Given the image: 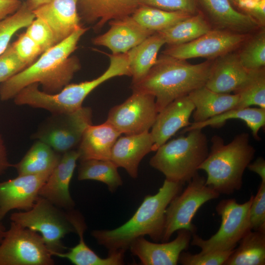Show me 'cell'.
Segmentation results:
<instances>
[{
  "mask_svg": "<svg viewBox=\"0 0 265 265\" xmlns=\"http://www.w3.org/2000/svg\"><path fill=\"white\" fill-rule=\"evenodd\" d=\"M88 28L80 26L69 36L43 52L31 65L1 83L0 99L14 98L23 88L33 83L42 86L43 91L56 93L69 84L80 69L76 56H70L77 49L81 37Z\"/></svg>",
  "mask_w": 265,
  "mask_h": 265,
  "instance_id": "6da1fadb",
  "label": "cell"
},
{
  "mask_svg": "<svg viewBox=\"0 0 265 265\" xmlns=\"http://www.w3.org/2000/svg\"><path fill=\"white\" fill-rule=\"evenodd\" d=\"M183 186L165 179L158 192L146 196L127 222L113 230H94L92 236L108 252L126 251L134 240L146 235L156 242L161 241L166 209L172 200L181 192Z\"/></svg>",
  "mask_w": 265,
  "mask_h": 265,
  "instance_id": "7a4b0ae2",
  "label": "cell"
},
{
  "mask_svg": "<svg viewBox=\"0 0 265 265\" xmlns=\"http://www.w3.org/2000/svg\"><path fill=\"white\" fill-rule=\"evenodd\" d=\"M214 60L192 64L162 54L144 77L132 83V92L154 96L159 112L174 100L205 85Z\"/></svg>",
  "mask_w": 265,
  "mask_h": 265,
  "instance_id": "3957f363",
  "label": "cell"
},
{
  "mask_svg": "<svg viewBox=\"0 0 265 265\" xmlns=\"http://www.w3.org/2000/svg\"><path fill=\"white\" fill-rule=\"evenodd\" d=\"M210 151L199 167L207 174L206 184L219 194H231L240 189L244 172L254 157L249 135L242 132L229 143L215 135Z\"/></svg>",
  "mask_w": 265,
  "mask_h": 265,
  "instance_id": "277c9868",
  "label": "cell"
},
{
  "mask_svg": "<svg viewBox=\"0 0 265 265\" xmlns=\"http://www.w3.org/2000/svg\"><path fill=\"white\" fill-rule=\"evenodd\" d=\"M167 141L156 151L150 165L162 173L165 179L183 185L197 174L209 153L206 135L202 129H194Z\"/></svg>",
  "mask_w": 265,
  "mask_h": 265,
  "instance_id": "5b68a950",
  "label": "cell"
},
{
  "mask_svg": "<svg viewBox=\"0 0 265 265\" xmlns=\"http://www.w3.org/2000/svg\"><path fill=\"white\" fill-rule=\"evenodd\" d=\"M242 204L234 198L223 199L216 207L221 218L220 226L217 232L208 239H204L192 234L191 244L201 249L202 252L232 250L240 240L252 230L249 221V210L253 198Z\"/></svg>",
  "mask_w": 265,
  "mask_h": 265,
  "instance_id": "8992f818",
  "label": "cell"
},
{
  "mask_svg": "<svg viewBox=\"0 0 265 265\" xmlns=\"http://www.w3.org/2000/svg\"><path fill=\"white\" fill-rule=\"evenodd\" d=\"M10 219L40 233L51 253L63 252L66 248L62 239L68 233L76 232L66 213L39 196L30 209L12 213Z\"/></svg>",
  "mask_w": 265,
  "mask_h": 265,
  "instance_id": "52a82bcc",
  "label": "cell"
},
{
  "mask_svg": "<svg viewBox=\"0 0 265 265\" xmlns=\"http://www.w3.org/2000/svg\"><path fill=\"white\" fill-rule=\"evenodd\" d=\"M183 192L170 202L165 213V223L161 241L167 242L173 234L186 229L192 234L196 227L192 219L200 207L207 202L219 197L220 194L206 184V179L197 174Z\"/></svg>",
  "mask_w": 265,
  "mask_h": 265,
  "instance_id": "ba28073f",
  "label": "cell"
},
{
  "mask_svg": "<svg viewBox=\"0 0 265 265\" xmlns=\"http://www.w3.org/2000/svg\"><path fill=\"white\" fill-rule=\"evenodd\" d=\"M41 236L11 221L0 243V265H53Z\"/></svg>",
  "mask_w": 265,
  "mask_h": 265,
  "instance_id": "9c48e42d",
  "label": "cell"
},
{
  "mask_svg": "<svg viewBox=\"0 0 265 265\" xmlns=\"http://www.w3.org/2000/svg\"><path fill=\"white\" fill-rule=\"evenodd\" d=\"M92 111L82 106L70 112L52 114L40 126L33 138L62 154L79 145L86 128L92 124Z\"/></svg>",
  "mask_w": 265,
  "mask_h": 265,
  "instance_id": "30bf717a",
  "label": "cell"
},
{
  "mask_svg": "<svg viewBox=\"0 0 265 265\" xmlns=\"http://www.w3.org/2000/svg\"><path fill=\"white\" fill-rule=\"evenodd\" d=\"M158 113L154 96L132 92L123 103L110 109L106 122L121 134H138L149 131Z\"/></svg>",
  "mask_w": 265,
  "mask_h": 265,
  "instance_id": "8fae6325",
  "label": "cell"
},
{
  "mask_svg": "<svg viewBox=\"0 0 265 265\" xmlns=\"http://www.w3.org/2000/svg\"><path fill=\"white\" fill-rule=\"evenodd\" d=\"M250 35L248 33L212 29L189 42L168 46L162 53L185 60L196 57L215 59L237 50Z\"/></svg>",
  "mask_w": 265,
  "mask_h": 265,
  "instance_id": "7c38bea8",
  "label": "cell"
},
{
  "mask_svg": "<svg viewBox=\"0 0 265 265\" xmlns=\"http://www.w3.org/2000/svg\"><path fill=\"white\" fill-rule=\"evenodd\" d=\"M52 172L18 175L13 179L0 182V219L12 210L30 209Z\"/></svg>",
  "mask_w": 265,
  "mask_h": 265,
  "instance_id": "4fadbf2b",
  "label": "cell"
},
{
  "mask_svg": "<svg viewBox=\"0 0 265 265\" xmlns=\"http://www.w3.org/2000/svg\"><path fill=\"white\" fill-rule=\"evenodd\" d=\"M79 159L77 150H71L61 154L57 164L41 188L39 196L60 209L72 210L75 203L69 186Z\"/></svg>",
  "mask_w": 265,
  "mask_h": 265,
  "instance_id": "5bb4252c",
  "label": "cell"
},
{
  "mask_svg": "<svg viewBox=\"0 0 265 265\" xmlns=\"http://www.w3.org/2000/svg\"><path fill=\"white\" fill-rule=\"evenodd\" d=\"M176 238L170 242L158 243L144 237L134 240L129 248L144 265H176L181 253L187 249L192 234L186 229L177 231Z\"/></svg>",
  "mask_w": 265,
  "mask_h": 265,
  "instance_id": "9a60e30c",
  "label": "cell"
},
{
  "mask_svg": "<svg viewBox=\"0 0 265 265\" xmlns=\"http://www.w3.org/2000/svg\"><path fill=\"white\" fill-rule=\"evenodd\" d=\"M109 22V29L95 37L92 42L96 45L108 48L112 53H127L156 33L142 26L131 15Z\"/></svg>",
  "mask_w": 265,
  "mask_h": 265,
  "instance_id": "2e32d148",
  "label": "cell"
},
{
  "mask_svg": "<svg viewBox=\"0 0 265 265\" xmlns=\"http://www.w3.org/2000/svg\"><path fill=\"white\" fill-rule=\"evenodd\" d=\"M212 29L250 34L261 26L248 14L239 11L231 0H197Z\"/></svg>",
  "mask_w": 265,
  "mask_h": 265,
  "instance_id": "e0dca14e",
  "label": "cell"
},
{
  "mask_svg": "<svg viewBox=\"0 0 265 265\" xmlns=\"http://www.w3.org/2000/svg\"><path fill=\"white\" fill-rule=\"evenodd\" d=\"M194 106L187 95L177 98L158 112L150 132L153 151L167 142L178 131L190 124Z\"/></svg>",
  "mask_w": 265,
  "mask_h": 265,
  "instance_id": "ac0fdd59",
  "label": "cell"
},
{
  "mask_svg": "<svg viewBox=\"0 0 265 265\" xmlns=\"http://www.w3.org/2000/svg\"><path fill=\"white\" fill-rule=\"evenodd\" d=\"M78 0H51L33 11L52 30L56 44L81 26L78 10Z\"/></svg>",
  "mask_w": 265,
  "mask_h": 265,
  "instance_id": "d6986e66",
  "label": "cell"
},
{
  "mask_svg": "<svg viewBox=\"0 0 265 265\" xmlns=\"http://www.w3.org/2000/svg\"><path fill=\"white\" fill-rule=\"evenodd\" d=\"M67 217L79 236V242L68 252H51L52 256L65 258L76 265H121L124 264L126 251L118 250L108 252L107 257H100L85 243L83 234L86 228L81 214L72 210L66 212Z\"/></svg>",
  "mask_w": 265,
  "mask_h": 265,
  "instance_id": "ffe728a7",
  "label": "cell"
},
{
  "mask_svg": "<svg viewBox=\"0 0 265 265\" xmlns=\"http://www.w3.org/2000/svg\"><path fill=\"white\" fill-rule=\"evenodd\" d=\"M153 144L149 131L120 136L112 148L110 160L118 167L125 169L132 178H136L139 163L153 151Z\"/></svg>",
  "mask_w": 265,
  "mask_h": 265,
  "instance_id": "44dd1931",
  "label": "cell"
},
{
  "mask_svg": "<svg viewBox=\"0 0 265 265\" xmlns=\"http://www.w3.org/2000/svg\"><path fill=\"white\" fill-rule=\"evenodd\" d=\"M249 73L240 63L236 51L214 60L205 84L209 89L218 93L234 92L245 81Z\"/></svg>",
  "mask_w": 265,
  "mask_h": 265,
  "instance_id": "7402d4cb",
  "label": "cell"
},
{
  "mask_svg": "<svg viewBox=\"0 0 265 265\" xmlns=\"http://www.w3.org/2000/svg\"><path fill=\"white\" fill-rule=\"evenodd\" d=\"M140 0H78L80 20L96 23L95 29H101L107 22L131 15L140 5Z\"/></svg>",
  "mask_w": 265,
  "mask_h": 265,
  "instance_id": "603a6c76",
  "label": "cell"
},
{
  "mask_svg": "<svg viewBox=\"0 0 265 265\" xmlns=\"http://www.w3.org/2000/svg\"><path fill=\"white\" fill-rule=\"evenodd\" d=\"M121 134L106 121L100 125H89L79 144V160H110L112 148Z\"/></svg>",
  "mask_w": 265,
  "mask_h": 265,
  "instance_id": "cb8c5ba5",
  "label": "cell"
},
{
  "mask_svg": "<svg viewBox=\"0 0 265 265\" xmlns=\"http://www.w3.org/2000/svg\"><path fill=\"white\" fill-rule=\"evenodd\" d=\"M187 96L194 106L192 115L195 123L206 121L235 108L238 102L236 94L216 92L205 85L193 90Z\"/></svg>",
  "mask_w": 265,
  "mask_h": 265,
  "instance_id": "d4e9b609",
  "label": "cell"
},
{
  "mask_svg": "<svg viewBox=\"0 0 265 265\" xmlns=\"http://www.w3.org/2000/svg\"><path fill=\"white\" fill-rule=\"evenodd\" d=\"M165 44L162 36L156 32L127 52L132 83L139 81L148 73L156 63L158 53Z\"/></svg>",
  "mask_w": 265,
  "mask_h": 265,
  "instance_id": "484cf974",
  "label": "cell"
},
{
  "mask_svg": "<svg viewBox=\"0 0 265 265\" xmlns=\"http://www.w3.org/2000/svg\"><path fill=\"white\" fill-rule=\"evenodd\" d=\"M230 119H239L244 121L250 129L254 138L259 140V132L265 126V109L250 106L234 108L206 121L191 123L189 126L183 129L182 132H187L194 129H202L208 126L219 127Z\"/></svg>",
  "mask_w": 265,
  "mask_h": 265,
  "instance_id": "4316f807",
  "label": "cell"
},
{
  "mask_svg": "<svg viewBox=\"0 0 265 265\" xmlns=\"http://www.w3.org/2000/svg\"><path fill=\"white\" fill-rule=\"evenodd\" d=\"M61 155L46 143L37 140L22 159L13 166L18 175L52 172Z\"/></svg>",
  "mask_w": 265,
  "mask_h": 265,
  "instance_id": "83f0119b",
  "label": "cell"
},
{
  "mask_svg": "<svg viewBox=\"0 0 265 265\" xmlns=\"http://www.w3.org/2000/svg\"><path fill=\"white\" fill-rule=\"evenodd\" d=\"M223 265H265V232L250 230Z\"/></svg>",
  "mask_w": 265,
  "mask_h": 265,
  "instance_id": "f1b7e54d",
  "label": "cell"
},
{
  "mask_svg": "<svg viewBox=\"0 0 265 265\" xmlns=\"http://www.w3.org/2000/svg\"><path fill=\"white\" fill-rule=\"evenodd\" d=\"M212 29L206 18L199 11L197 13L158 32L162 36L165 44L168 46H174L192 41Z\"/></svg>",
  "mask_w": 265,
  "mask_h": 265,
  "instance_id": "f546056e",
  "label": "cell"
},
{
  "mask_svg": "<svg viewBox=\"0 0 265 265\" xmlns=\"http://www.w3.org/2000/svg\"><path fill=\"white\" fill-rule=\"evenodd\" d=\"M118 167L110 160L87 159L80 161L78 180H94L105 184L109 191L114 192L123 185Z\"/></svg>",
  "mask_w": 265,
  "mask_h": 265,
  "instance_id": "4dcf8cb0",
  "label": "cell"
},
{
  "mask_svg": "<svg viewBox=\"0 0 265 265\" xmlns=\"http://www.w3.org/2000/svg\"><path fill=\"white\" fill-rule=\"evenodd\" d=\"M180 11H168L140 5L131 15L133 19L146 29L154 32L165 29L190 16Z\"/></svg>",
  "mask_w": 265,
  "mask_h": 265,
  "instance_id": "1f68e13d",
  "label": "cell"
},
{
  "mask_svg": "<svg viewBox=\"0 0 265 265\" xmlns=\"http://www.w3.org/2000/svg\"><path fill=\"white\" fill-rule=\"evenodd\" d=\"M238 96L235 108L256 106L265 109V69L249 71L248 76L234 92Z\"/></svg>",
  "mask_w": 265,
  "mask_h": 265,
  "instance_id": "d6a6232c",
  "label": "cell"
},
{
  "mask_svg": "<svg viewBox=\"0 0 265 265\" xmlns=\"http://www.w3.org/2000/svg\"><path fill=\"white\" fill-rule=\"evenodd\" d=\"M238 57L242 65L248 71L265 66V30L263 28L248 38L238 48Z\"/></svg>",
  "mask_w": 265,
  "mask_h": 265,
  "instance_id": "836d02e7",
  "label": "cell"
},
{
  "mask_svg": "<svg viewBox=\"0 0 265 265\" xmlns=\"http://www.w3.org/2000/svg\"><path fill=\"white\" fill-rule=\"evenodd\" d=\"M35 18L33 11L24 2L15 13L0 20V54L9 46L13 36L21 29L27 27Z\"/></svg>",
  "mask_w": 265,
  "mask_h": 265,
  "instance_id": "e575fe53",
  "label": "cell"
},
{
  "mask_svg": "<svg viewBox=\"0 0 265 265\" xmlns=\"http://www.w3.org/2000/svg\"><path fill=\"white\" fill-rule=\"evenodd\" d=\"M233 250L193 254L183 251L179 262L183 265H223Z\"/></svg>",
  "mask_w": 265,
  "mask_h": 265,
  "instance_id": "d590c367",
  "label": "cell"
},
{
  "mask_svg": "<svg viewBox=\"0 0 265 265\" xmlns=\"http://www.w3.org/2000/svg\"><path fill=\"white\" fill-rule=\"evenodd\" d=\"M27 66L19 57L12 44L0 54V83L17 74Z\"/></svg>",
  "mask_w": 265,
  "mask_h": 265,
  "instance_id": "8d00e7d4",
  "label": "cell"
},
{
  "mask_svg": "<svg viewBox=\"0 0 265 265\" xmlns=\"http://www.w3.org/2000/svg\"><path fill=\"white\" fill-rule=\"evenodd\" d=\"M26 28L25 32L41 48L43 52L56 44L52 30L41 19L35 17Z\"/></svg>",
  "mask_w": 265,
  "mask_h": 265,
  "instance_id": "74e56055",
  "label": "cell"
},
{
  "mask_svg": "<svg viewBox=\"0 0 265 265\" xmlns=\"http://www.w3.org/2000/svg\"><path fill=\"white\" fill-rule=\"evenodd\" d=\"M249 221L253 231L265 232V182H262L253 196L249 210Z\"/></svg>",
  "mask_w": 265,
  "mask_h": 265,
  "instance_id": "f35d334b",
  "label": "cell"
},
{
  "mask_svg": "<svg viewBox=\"0 0 265 265\" xmlns=\"http://www.w3.org/2000/svg\"><path fill=\"white\" fill-rule=\"evenodd\" d=\"M140 5L168 11L183 12L190 15H194L200 11L197 0H140Z\"/></svg>",
  "mask_w": 265,
  "mask_h": 265,
  "instance_id": "ab89813d",
  "label": "cell"
},
{
  "mask_svg": "<svg viewBox=\"0 0 265 265\" xmlns=\"http://www.w3.org/2000/svg\"><path fill=\"white\" fill-rule=\"evenodd\" d=\"M21 60L28 67L43 52L41 48L25 32L12 44Z\"/></svg>",
  "mask_w": 265,
  "mask_h": 265,
  "instance_id": "60d3db41",
  "label": "cell"
},
{
  "mask_svg": "<svg viewBox=\"0 0 265 265\" xmlns=\"http://www.w3.org/2000/svg\"><path fill=\"white\" fill-rule=\"evenodd\" d=\"M22 4L19 0H0V20L15 13Z\"/></svg>",
  "mask_w": 265,
  "mask_h": 265,
  "instance_id": "b9f144b4",
  "label": "cell"
},
{
  "mask_svg": "<svg viewBox=\"0 0 265 265\" xmlns=\"http://www.w3.org/2000/svg\"><path fill=\"white\" fill-rule=\"evenodd\" d=\"M247 168L258 174L261 177L262 182H265V160L264 158H258L254 162H250Z\"/></svg>",
  "mask_w": 265,
  "mask_h": 265,
  "instance_id": "7bdbcfd3",
  "label": "cell"
},
{
  "mask_svg": "<svg viewBox=\"0 0 265 265\" xmlns=\"http://www.w3.org/2000/svg\"><path fill=\"white\" fill-rule=\"evenodd\" d=\"M11 164L9 163L6 149L2 137L0 135V176Z\"/></svg>",
  "mask_w": 265,
  "mask_h": 265,
  "instance_id": "ee69618b",
  "label": "cell"
},
{
  "mask_svg": "<svg viewBox=\"0 0 265 265\" xmlns=\"http://www.w3.org/2000/svg\"><path fill=\"white\" fill-rule=\"evenodd\" d=\"M50 0H26L25 2L28 8L30 10L33 11Z\"/></svg>",
  "mask_w": 265,
  "mask_h": 265,
  "instance_id": "f6af8a7d",
  "label": "cell"
},
{
  "mask_svg": "<svg viewBox=\"0 0 265 265\" xmlns=\"http://www.w3.org/2000/svg\"><path fill=\"white\" fill-rule=\"evenodd\" d=\"M1 221V220L0 219V243L1 241L6 232L5 229Z\"/></svg>",
  "mask_w": 265,
  "mask_h": 265,
  "instance_id": "bcb514c9",
  "label": "cell"
},
{
  "mask_svg": "<svg viewBox=\"0 0 265 265\" xmlns=\"http://www.w3.org/2000/svg\"><path fill=\"white\" fill-rule=\"evenodd\" d=\"M231 1L233 3H234L236 5L237 4V3L240 0H231Z\"/></svg>",
  "mask_w": 265,
  "mask_h": 265,
  "instance_id": "7dc6e473",
  "label": "cell"
}]
</instances>
